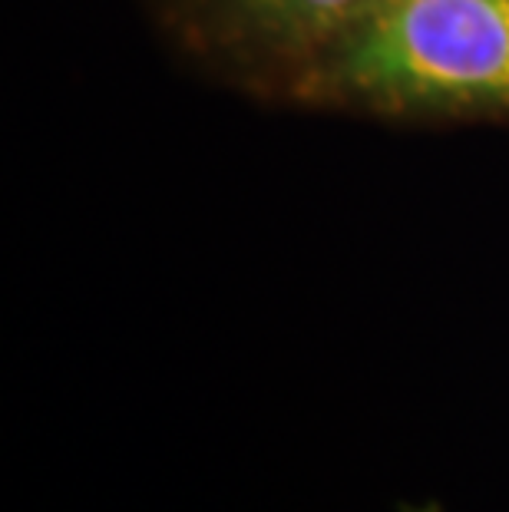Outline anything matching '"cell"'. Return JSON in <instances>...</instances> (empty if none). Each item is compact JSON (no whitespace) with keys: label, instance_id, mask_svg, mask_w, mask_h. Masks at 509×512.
<instances>
[{"label":"cell","instance_id":"6da1fadb","mask_svg":"<svg viewBox=\"0 0 509 512\" xmlns=\"http://www.w3.org/2000/svg\"><path fill=\"white\" fill-rule=\"evenodd\" d=\"M357 93L430 106H509V0H381L338 40Z\"/></svg>","mask_w":509,"mask_h":512},{"label":"cell","instance_id":"7a4b0ae2","mask_svg":"<svg viewBox=\"0 0 509 512\" xmlns=\"http://www.w3.org/2000/svg\"><path fill=\"white\" fill-rule=\"evenodd\" d=\"M268 34L285 40L348 37L381 0H235Z\"/></svg>","mask_w":509,"mask_h":512}]
</instances>
